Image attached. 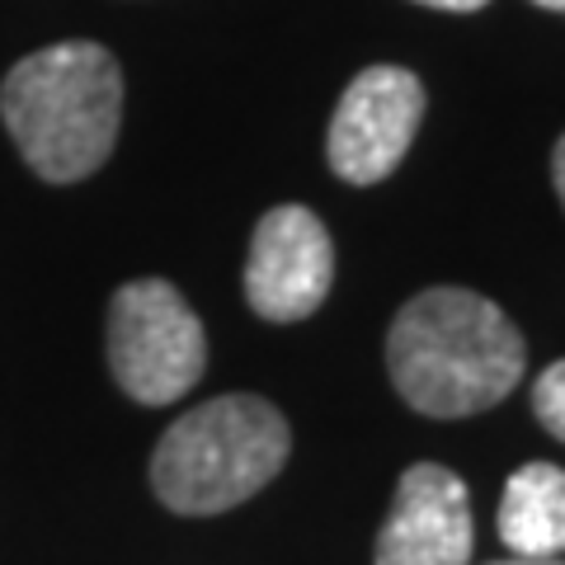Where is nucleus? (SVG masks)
<instances>
[{"label": "nucleus", "instance_id": "f257e3e1", "mask_svg": "<svg viewBox=\"0 0 565 565\" xmlns=\"http://www.w3.org/2000/svg\"><path fill=\"white\" fill-rule=\"evenodd\" d=\"M386 373L429 419H467L500 405L527 373L519 326L481 292H415L386 330Z\"/></svg>", "mask_w": 565, "mask_h": 565}, {"label": "nucleus", "instance_id": "f03ea898", "mask_svg": "<svg viewBox=\"0 0 565 565\" xmlns=\"http://www.w3.org/2000/svg\"><path fill=\"white\" fill-rule=\"evenodd\" d=\"M0 122L24 166L47 184H76L114 156L122 71L109 47L71 39L29 52L0 81Z\"/></svg>", "mask_w": 565, "mask_h": 565}, {"label": "nucleus", "instance_id": "7ed1b4c3", "mask_svg": "<svg viewBox=\"0 0 565 565\" xmlns=\"http://www.w3.org/2000/svg\"><path fill=\"white\" fill-rule=\"evenodd\" d=\"M292 452L288 419L264 396L203 401L161 434L151 452V490L184 519L226 514L274 481Z\"/></svg>", "mask_w": 565, "mask_h": 565}, {"label": "nucleus", "instance_id": "20e7f679", "mask_svg": "<svg viewBox=\"0 0 565 565\" xmlns=\"http://www.w3.org/2000/svg\"><path fill=\"white\" fill-rule=\"evenodd\" d=\"M207 367L203 321L166 278L122 282L109 302V373L137 405H170Z\"/></svg>", "mask_w": 565, "mask_h": 565}, {"label": "nucleus", "instance_id": "39448f33", "mask_svg": "<svg viewBox=\"0 0 565 565\" xmlns=\"http://www.w3.org/2000/svg\"><path fill=\"white\" fill-rule=\"evenodd\" d=\"M424 122V85L405 66H367L334 104L326 161L344 184H382Z\"/></svg>", "mask_w": 565, "mask_h": 565}, {"label": "nucleus", "instance_id": "423d86ee", "mask_svg": "<svg viewBox=\"0 0 565 565\" xmlns=\"http://www.w3.org/2000/svg\"><path fill=\"white\" fill-rule=\"evenodd\" d=\"M334 288V241L326 222L302 203L269 207L245 255V302L274 326H292L321 311Z\"/></svg>", "mask_w": 565, "mask_h": 565}, {"label": "nucleus", "instance_id": "0eeeda50", "mask_svg": "<svg viewBox=\"0 0 565 565\" xmlns=\"http://www.w3.org/2000/svg\"><path fill=\"white\" fill-rule=\"evenodd\" d=\"M377 565H467L471 561V494L462 476L415 462L401 476L392 514L377 533Z\"/></svg>", "mask_w": 565, "mask_h": 565}, {"label": "nucleus", "instance_id": "6e6552de", "mask_svg": "<svg viewBox=\"0 0 565 565\" xmlns=\"http://www.w3.org/2000/svg\"><path fill=\"white\" fill-rule=\"evenodd\" d=\"M500 537L514 556L565 552V471L552 462H527L509 476L500 500Z\"/></svg>", "mask_w": 565, "mask_h": 565}, {"label": "nucleus", "instance_id": "1a4fd4ad", "mask_svg": "<svg viewBox=\"0 0 565 565\" xmlns=\"http://www.w3.org/2000/svg\"><path fill=\"white\" fill-rule=\"evenodd\" d=\"M533 415H537V424H542L546 434L565 444V359L552 363L533 382Z\"/></svg>", "mask_w": 565, "mask_h": 565}, {"label": "nucleus", "instance_id": "9d476101", "mask_svg": "<svg viewBox=\"0 0 565 565\" xmlns=\"http://www.w3.org/2000/svg\"><path fill=\"white\" fill-rule=\"evenodd\" d=\"M415 6H429V10H452V14H471V10H486L490 0H415Z\"/></svg>", "mask_w": 565, "mask_h": 565}, {"label": "nucleus", "instance_id": "9b49d317", "mask_svg": "<svg viewBox=\"0 0 565 565\" xmlns=\"http://www.w3.org/2000/svg\"><path fill=\"white\" fill-rule=\"evenodd\" d=\"M552 184H556V199L565 207V137L556 141V151H552Z\"/></svg>", "mask_w": 565, "mask_h": 565}, {"label": "nucleus", "instance_id": "f8f14e48", "mask_svg": "<svg viewBox=\"0 0 565 565\" xmlns=\"http://www.w3.org/2000/svg\"><path fill=\"white\" fill-rule=\"evenodd\" d=\"M494 565H565L561 556H514V561H494Z\"/></svg>", "mask_w": 565, "mask_h": 565}, {"label": "nucleus", "instance_id": "ddd939ff", "mask_svg": "<svg viewBox=\"0 0 565 565\" xmlns=\"http://www.w3.org/2000/svg\"><path fill=\"white\" fill-rule=\"evenodd\" d=\"M533 6H542V10H556V14H565V0H533Z\"/></svg>", "mask_w": 565, "mask_h": 565}]
</instances>
